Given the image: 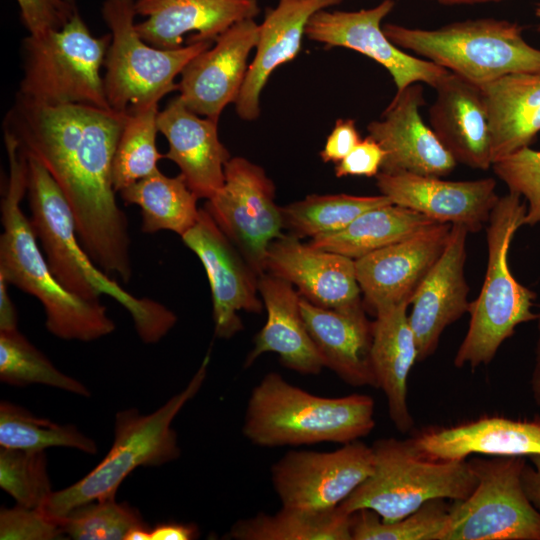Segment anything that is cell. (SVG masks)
<instances>
[{
	"mask_svg": "<svg viewBox=\"0 0 540 540\" xmlns=\"http://www.w3.org/2000/svg\"><path fill=\"white\" fill-rule=\"evenodd\" d=\"M480 87L488 110L493 162L528 147L540 132V73L508 74Z\"/></svg>",
	"mask_w": 540,
	"mask_h": 540,
	"instance_id": "f546056e",
	"label": "cell"
},
{
	"mask_svg": "<svg viewBox=\"0 0 540 540\" xmlns=\"http://www.w3.org/2000/svg\"><path fill=\"white\" fill-rule=\"evenodd\" d=\"M210 350L186 387L152 413L136 408L117 412L113 444L102 461L73 485L53 491L43 509L59 519L88 502L115 497L125 478L138 467H156L178 459L181 449L172 422L199 392L207 376Z\"/></svg>",
	"mask_w": 540,
	"mask_h": 540,
	"instance_id": "5b68a950",
	"label": "cell"
},
{
	"mask_svg": "<svg viewBox=\"0 0 540 540\" xmlns=\"http://www.w3.org/2000/svg\"><path fill=\"white\" fill-rule=\"evenodd\" d=\"M125 540H151V529L149 526H140L132 529Z\"/></svg>",
	"mask_w": 540,
	"mask_h": 540,
	"instance_id": "f907efd6",
	"label": "cell"
},
{
	"mask_svg": "<svg viewBox=\"0 0 540 540\" xmlns=\"http://www.w3.org/2000/svg\"><path fill=\"white\" fill-rule=\"evenodd\" d=\"M385 151L380 144L369 135L351 150V152L335 166V175L376 177L381 171Z\"/></svg>",
	"mask_w": 540,
	"mask_h": 540,
	"instance_id": "ee69618b",
	"label": "cell"
},
{
	"mask_svg": "<svg viewBox=\"0 0 540 540\" xmlns=\"http://www.w3.org/2000/svg\"><path fill=\"white\" fill-rule=\"evenodd\" d=\"M394 7V0H382L372 8L357 11L323 9L309 19L305 36L326 46L354 50L376 61L390 73L397 92L414 83L435 88L449 70L402 51L384 33L381 23Z\"/></svg>",
	"mask_w": 540,
	"mask_h": 540,
	"instance_id": "5bb4252c",
	"label": "cell"
},
{
	"mask_svg": "<svg viewBox=\"0 0 540 540\" xmlns=\"http://www.w3.org/2000/svg\"><path fill=\"white\" fill-rule=\"evenodd\" d=\"M361 141L353 119H338L320 152L323 162L339 163Z\"/></svg>",
	"mask_w": 540,
	"mask_h": 540,
	"instance_id": "f6af8a7d",
	"label": "cell"
},
{
	"mask_svg": "<svg viewBox=\"0 0 540 540\" xmlns=\"http://www.w3.org/2000/svg\"><path fill=\"white\" fill-rule=\"evenodd\" d=\"M0 487L18 505L43 508L53 492L45 451L1 447Z\"/></svg>",
	"mask_w": 540,
	"mask_h": 540,
	"instance_id": "ab89813d",
	"label": "cell"
},
{
	"mask_svg": "<svg viewBox=\"0 0 540 540\" xmlns=\"http://www.w3.org/2000/svg\"><path fill=\"white\" fill-rule=\"evenodd\" d=\"M0 447L27 451L66 447L87 454H96L98 450L94 440L75 425L35 416L8 401L0 403Z\"/></svg>",
	"mask_w": 540,
	"mask_h": 540,
	"instance_id": "e575fe53",
	"label": "cell"
},
{
	"mask_svg": "<svg viewBox=\"0 0 540 540\" xmlns=\"http://www.w3.org/2000/svg\"><path fill=\"white\" fill-rule=\"evenodd\" d=\"M136 30L148 44L160 49L187 42L210 41L237 22L254 19L260 12L257 0H135Z\"/></svg>",
	"mask_w": 540,
	"mask_h": 540,
	"instance_id": "7402d4cb",
	"label": "cell"
},
{
	"mask_svg": "<svg viewBox=\"0 0 540 540\" xmlns=\"http://www.w3.org/2000/svg\"><path fill=\"white\" fill-rule=\"evenodd\" d=\"M402 303L379 310L373 321L372 364L387 400L388 414L401 433L414 425L408 405V378L418 361V349L407 308Z\"/></svg>",
	"mask_w": 540,
	"mask_h": 540,
	"instance_id": "f1b7e54d",
	"label": "cell"
},
{
	"mask_svg": "<svg viewBox=\"0 0 540 540\" xmlns=\"http://www.w3.org/2000/svg\"><path fill=\"white\" fill-rule=\"evenodd\" d=\"M204 209L260 276L270 243L283 235L275 185L259 165L231 157L225 165L223 186Z\"/></svg>",
	"mask_w": 540,
	"mask_h": 540,
	"instance_id": "7c38bea8",
	"label": "cell"
},
{
	"mask_svg": "<svg viewBox=\"0 0 540 540\" xmlns=\"http://www.w3.org/2000/svg\"><path fill=\"white\" fill-rule=\"evenodd\" d=\"M300 309L324 368L352 387L378 388L371 356L373 321L363 304L327 309L301 296Z\"/></svg>",
	"mask_w": 540,
	"mask_h": 540,
	"instance_id": "d4e9b609",
	"label": "cell"
},
{
	"mask_svg": "<svg viewBox=\"0 0 540 540\" xmlns=\"http://www.w3.org/2000/svg\"><path fill=\"white\" fill-rule=\"evenodd\" d=\"M452 224L433 223L413 235L355 261L366 311L408 303L443 253Z\"/></svg>",
	"mask_w": 540,
	"mask_h": 540,
	"instance_id": "2e32d148",
	"label": "cell"
},
{
	"mask_svg": "<svg viewBox=\"0 0 540 540\" xmlns=\"http://www.w3.org/2000/svg\"><path fill=\"white\" fill-rule=\"evenodd\" d=\"M389 198L355 196L349 194L309 195L280 206L283 226L297 238L311 237L339 231L355 218L375 207L391 204Z\"/></svg>",
	"mask_w": 540,
	"mask_h": 540,
	"instance_id": "836d02e7",
	"label": "cell"
},
{
	"mask_svg": "<svg viewBox=\"0 0 540 540\" xmlns=\"http://www.w3.org/2000/svg\"><path fill=\"white\" fill-rule=\"evenodd\" d=\"M127 204L141 210V230L152 234L172 231L182 237L199 217L198 198L182 174L168 177L160 170L138 180L119 192Z\"/></svg>",
	"mask_w": 540,
	"mask_h": 540,
	"instance_id": "1f68e13d",
	"label": "cell"
},
{
	"mask_svg": "<svg viewBox=\"0 0 540 540\" xmlns=\"http://www.w3.org/2000/svg\"><path fill=\"white\" fill-rule=\"evenodd\" d=\"M538 30L540 31V25L538 26Z\"/></svg>",
	"mask_w": 540,
	"mask_h": 540,
	"instance_id": "db71d44e",
	"label": "cell"
},
{
	"mask_svg": "<svg viewBox=\"0 0 540 540\" xmlns=\"http://www.w3.org/2000/svg\"><path fill=\"white\" fill-rule=\"evenodd\" d=\"M26 158L30 222L55 278L89 301H100L101 294L110 296L128 311L142 342H159L176 324V314L160 302L130 294L91 259L62 191L37 160Z\"/></svg>",
	"mask_w": 540,
	"mask_h": 540,
	"instance_id": "3957f363",
	"label": "cell"
},
{
	"mask_svg": "<svg viewBox=\"0 0 540 540\" xmlns=\"http://www.w3.org/2000/svg\"><path fill=\"white\" fill-rule=\"evenodd\" d=\"M234 540H352L351 514L339 506L325 511L281 507L237 520L226 535Z\"/></svg>",
	"mask_w": 540,
	"mask_h": 540,
	"instance_id": "d6a6232c",
	"label": "cell"
},
{
	"mask_svg": "<svg viewBox=\"0 0 540 540\" xmlns=\"http://www.w3.org/2000/svg\"><path fill=\"white\" fill-rule=\"evenodd\" d=\"M0 380L12 386L46 385L89 397V389L64 374L18 329L0 331Z\"/></svg>",
	"mask_w": 540,
	"mask_h": 540,
	"instance_id": "8d00e7d4",
	"label": "cell"
},
{
	"mask_svg": "<svg viewBox=\"0 0 540 540\" xmlns=\"http://www.w3.org/2000/svg\"><path fill=\"white\" fill-rule=\"evenodd\" d=\"M110 42V33L93 35L79 12L62 29L28 34L21 44L17 95L38 104L112 110L101 75Z\"/></svg>",
	"mask_w": 540,
	"mask_h": 540,
	"instance_id": "9c48e42d",
	"label": "cell"
},
{
	"mask_svg": "<svg viewBox=\"0 0 540 540\" xmlns=\"http://www.w3.org/2000/svg\"><path fill=\"white\" fill-rule=\"evenodd\" d=\"M258 289L267 319L254 337L244 368L250 367L264 353H275L287 369L303 375L320 374L324 365L306 328L298 290L268 272L259 276Z\"/></svg>",
	"mask_w": 540,
	"mask_h": 540,
	"instance_id": "4316f807",
	"label": "cell"
},
{
	"mask_svg": "<svg viewBox=\"0 0 540 540\" xmlns=\"http://www.w3.org/2000/svg\"><path fill=\"white\" fill-rule=\"evenodd\" d=\"M101 15L111 34L104 62L105 93L111 109L118 113L158 104L178 90L175 78L213 43L187 42L176 49L148 44L136 30L135 0H104Z\"/></svg>",
	"mask_w": 540,
	"mask_h": 540,
	"instance_id": "30bf717a",
	"label": "cell"
},
{
	"mask_svg": "<svg viewBox=\"0 0 540 540\" xmlns=\"http://www.w3.org/2000/svg\"><path fill=\"white\" fill-rule=\"evenodd\" d=\"M265 269L295 285L302 297L319 307L346 309L363 304L353 259L304 244L291 234L270 243Z\"/></svg>",
	"mask_w": 540,
	"mask_h": 540,
	"instance_id": "ffe728a7",
	"label": "cell"
},
{
	"mask_svg": "<svg viewBox=\"0 0 540 540\" xmlns=\"http://www.w3.org/2000/svg\"><path fill=\"white\" fill-rule=\"evenodd\" d=\"M125 114L82 104L46 105L16 94L3 120L26 156L52 176L91 259L109 276L132 278L131 239L112 182Z\"/></svg>",
	"mask_w": 540,
	"mask_h": 540,
	"instance_id": "6da1fadb",
	"label": "cell"
},
{
	"mask_svg": "<svg viewBox=\"0 0 540 540\" xmlns=\"http://www.w3.org/2000/svg\"><path fill=\"white\" fill-rule=\"evenodd\" d=\"M64 536L59 520L41 508L17 504L0 510L1 540H53Z\"/></svg>",
	"mask_w": 540,
	"mask_h": 540,
	"instance_id": "b9f144b4",
	"label": "cell"
},
{
	"mask_svg": "<svg viewBox=\"0 0 540 540\" xmlns=\"http://www.w3.org/2000/svg\"><path fill=\"white\" fill-rule=\"evenodd\" d=\"M8 284L0 275V331L17 329V312L8 293Z\"/></svg>",
	"mask_w": 540,
	"mask_h": 540,
	"instance_id": "c3c4849f",
	"label": "cell"
},
{
	"mask_svg": "<svg viewBox=\"0 0 540 540\" xmlns=\"http://www.w3.org/2000/svg\"><path fill=\"white\" fill-rule=\"evenodd\" d=\"M433 223L417 211L391 203L367 210L343 229L316 236L308 244L356 260Z\"/></svg>",
	"mask_w": 540,
	"mask_h": 540,
	"instance_id": "4dcf8cb0",
	"label": "cell"
},
{
	"mask_svg": "<svg viewBox=\"0 0 540 540\" xmlns=\"http://www.w3.org/2000/svg\"><path fill=\"white\" fill-rule=\"evenodd\" d=\"M200 530L194 523L162 522L151 528V540H194Z\"/></svg>",
	"mask_w": 540,
	"mask_h": 540,
	"instance_id": "bcb514c9",
	"label": "cell"
},
{
	"mask_svg": "<svg viewBox=\"0 0 540 540\" xmlns=\"http://www.w3.org/2000/svg\"><path fill=\"white\" fill-rule=\"evenodd\" d=\"M371 446L357 440L331 452L290 450L271 467L283 507L308 511L337 508L371 474Z\"/></svg>",
	"mask_w": 540,
	"mask_h": 540,
	"instance_id": "4fadbf2b",
	"label": "cell"
},
{
	"mask_svg": "<svg viewBox=\"0 0 540 540\" xmlns=\"http://www.w3.org/2000/svg\"><path fill=\"white\" fill-rule=\"evenodd\" d=\"M526 210L521 196L509 192L499 197L490 214L485 279L469 305L468 329L454 357L457 368L489 364L519 324L536 320L537 313L532 312L536 295L515 279L508 264L510 243L524 225Z\"/></svg>",
	"mask_w": 540,
	"mask_h": 540,
	"instance_id": "8992f818",
	"label": "cell"
},
{
	"mask_svg": "<svg viewBox=\"0 0 540 540\" xmlns=\"http://www.w3.org/2000/svg\"><path fill=\"white\" fill-rule=\"evenodd\" d=\"M477 483L449 506L441 540H540V512L522 483V456L468 461Z\"/></svg>",
	"mask_w": 540,
	"mask_h": 540,
	"instance_id": "8fae6325",
	"label": "cell"
},
{
	"mask_svg": "<svg viewBox=\"0 0 540 540\" xmlns=\"http://www.w3.org/2000/svg\"><path fill=\"white\" fill-rule=\"evenodd\" d=\"M181 239L206 271L214 335L223 339L233 337L244 328L240 311L260 313L264 308L258 297L259 275L204 208H200L197 222Z\"/></svg>",
	"mask_w": 540,
	"mask_h": 540,
	"instance_id": "9a60e30c",
	"label": "cell"
},
{
	"mask_svg": "<svg viewBox=\"0 0 540 540\" xmlns=\"http://www.w3.org/2000/svg\"><path fill=\"white\" fill-rule=\"evenodd\" d=\"M449 506L445 499H433L410 515L384 522L370 509L351 513L352 540H441Z\"/></svg>",
	"mask_w": 540,
	"mask_h": 540,
	"instance_id": "74e56055",
	"label": "cell"
},
{
	"mask_svg": "<svg viewBox=\"0 0 540 540\" xmlns=\"http://www.w3.org/2000/svg\"><path fill=\"white\" fill-rule=\"evenodd\" d=\"M58 520L74 540H125L132 529L148 526L138 509L115 497L80 505Z\"/></svg>",
	"mask_w": 540,
	"mask_h": 540,
	"instance_id": "f35d334b",
	"label": "cell"
},
{
	"mask_svg": "<svg viewBox=\"0 0 540 540\" xmlns=\"http://www.w3.org/2000/svg\"><path fill=\"white\" fill-rule=\"evenodd\" d=\"M343 0H279L259 25L255 55L249 63L241 91L234 103L237 115L246 121L260 116V97L269 77L279 66L292 61L302 47L309 19Z\"/></svg>",
	"mask_w": 540,
	"mask_h": 540,
	"instance_id": "484cf974",
	"label": "cell"
},
{
	"mask_svg": "<svg viewBox=\"0 0 540 540\" xmlns=\"http://www.w3.org/2000/svg\"><path fill=\"white\" fill-rule=\"evenodd\" d=\"M29 35L62 29L78 12L75 0H16Z\"/></svg>",
	"mask_w": 540,
	"mask_h": 540,
	"instance_id": "7bdbcfd3",
	"label": "cell"
},
{
	"mask_svg": "<svg viewBox=\"0 0 540 540\" xmlns=\"http://www.w3.org/2000/svg\"><path fill=\"white\" fill-rule=\"evenodd\" d=\"M535 14H536V16L540 17V3L537 5Z\"/></svg>",
	"mask_w": 540,
	"mask_h": 540,
	"instance_id": "f5cc1de1",
	"label": "cell"
},
{
	"mask_svg": "<svg viewBox=\"0 0 540 540\" xmlns=\"http://www.w3.org/2000/svg\"><path fill=\"white\" fill-rule=\"evenodd\" d=\"M259 24L252 19L235 23L184 67L178 83L179 98L194 113L218 120L235 103L255 49Z\"/></svg>",
	"mask_w": 540,
	"mask_h": 540,
	"instance_id": "e0dca14e",
	"label": "cell"
},
{
	"mask_svg": "<svg viewBox=\"0 0 540 540\" xmlns=\"http://www.w3.org/2000/svg\"><path fill=\"white\" fill-rule=\"evenodd\" d=\"M529 459L531 465L525 464L522 483L529 501L540 512V455L530 456Z\"/></svg>",
	"mask_w": 540,
	"mask_h": 540,
	"instance_id": "7dc6e473",
	"label": "cell"
},
{
	"mask_svg": "<svg viewBox=\"0 0 540 540\" xmlns=\"http://www.w3.org/2000/svg\"><path fill=\"white\" fill-rule=\"evenodd\" d=\"M537 340L534 351V364L530 377V389L534 403L540 408V306L536 316Z\"/></svg>",
	"mask_w": 540,
	"mask_h": 540,
	"instance_id": "681fc988",
	"label": "cell"
},
{
	"mask_svg": "<svg viewBox=\"0 0 540 540\" xmlns=\"http://www.w3.org/2000/svg\"><path fill=\"white\" fill-rule=\"evenodd\" d=\"M383 31L397 47L478 85L513 73H540V50L510 21L481 18L432 30L387 23Z\"/></svg>",
	"mask_w": 540,
	"mask_h": 540,
	"instance_id": "ba28073f",
	"label": "cell"
},
{
	"mask_svg": "<svg viewBox=\"0 0 540 540\" xmlns=\"http://www.w3.org/2000/svg\"><path fill=\"white\" fill-rule=\"evenodd\" d=\"M371 447V474L339 505L348 514L370 509L382 521L393 522L433 499H465L476 486L477 479L466 459L431 458L412 438H381Z\"/></svg>",
	"mask_w": 540,
	"mask_h": 540,
	"instance_id": "52a82bcc",
	"label": "cell"
},
{
	"mask_svg": "<svg viewBox=\"0 0 540 540\" xmlns=\"http://www.w3.org/2000/svg\"><path fill=\"white\" fill-rule=\"evenodd\" d=\"M375 178L381 194L393 204L417 211L436 222L462 224L469 232L483 228L499 199L493 178L449 181L381 171Z\"/></svg>",
	"mask_w": 540,
	"mask_h": 540,
	"instance_id": "d6986e66",
	"label": "cell"
},
{
	"mask_svg": "<svg viewBox=\"0 0 540 540\" xmlns=\"http://www.w3.org/2000/svg\"><path fill=\"white\" fill-rule=\"evenodd\" d=\"M9 175L0 211V275L9 284L34 296L45 312V326L64 340L93 341L111 334L116 325L100 301L86 300L55 278L21 208L27 192L28 161L14 137L4 132Z\"/></svg>",
	"mask_w": 540,
	"mask_h": 540,
	"instance_id": "7a4b0ae2",
	"label": "cell"
},
{
	"mask_svg": "<svg viewBox=\"0 0 540 540\" xmlns=\"http://www.w3.org/2000/svg\"><path fill=\"white\" fill-rule=\"evenodd\" d=\"M435 90L429 122L438 139L457 163L489 169L493 163L491 129L480 85L449 71Z\"/></svg>",
	"mask_w": 540,
	"mask_h": 540,
	"instance_id": "cb8c5ba5",
	"label": "cell"
},
{
	"mask_svg": "<svg viewBox=\"0 0 540 540\" xmlns=\"http://www.w3.org/2000/svg\"><path fill=\"white\" fill-rule=\"evenodd\" d=\"M158 113V104L125 113L112 165L116 193L159 170L164 154L156 146Z\"/></svg>",
	"mask_w": 540,
	"mask_h": 540,
	"instance_id": "d590c367",
	"label": "cell"
},
{
	"mask_svg": "<svg viewBox=\"0 0 540 540\" xmlns=\"http://www.w3.org/2000/svg\"><path fill=\"white\" fill-rule=\"evenodd\" d=\"M468 233L464 225L452 224L443 253L411 300L408 319L416 339L418 361L432 355L445 328L469 310V286L464 274Z\"/></svg>",
	"mask_w": 540,
	"mask_h": 540,
	"instance_id": "44dd1931",
	"label": "cell"
},
{
	"mask_svg": "<svg viewBox=\"0 0 540 540\" xmlns=\"http://www.w3.org/2000/svg\"><path fill=\"white\" fill-rule=\"evenodd\" d=\"M374 399L365 394L323 397L299 388L279 373H267L252 389L243 435L260 447L357 441L375 427Z\"/></svg>",
	"mask_w": 540,
	"mask_h": 540,
	"instance_id": "277c9868",
	"label": "cell"
},
{
	"mask_svg": "<svg viewBox=\"0 0 540 540\" xmlns=\"http://www.w3.org/2000/svg\"><path fill=\"white\" fill-rule=\"evenodd\" d=\"M425 104L421 83L396 92L379 120L367 126L368 135L385 151L381 172L443 177L457 162L424 123L419 109Z\"/></svg>",
	"mask_w": 540,
	"mask_h": 540,
	"instance_id": "ac0fdd59",
	"label": "cell"
},
{
	"mask_svg": "<svg viewBox=\"0 0 540 540\" xmlns=\"http://www.w3.org/2000/svg\"><path fill=\"white\" fill-rule=\"evenodd\" d=\"M218 122L194 113L179 96L157 116L158 130L169 145L164 158L178 166L198 199H210L225 182V165L231 156L219 139Z\"/></svg>",
	"mask_w": 540,
	"mask_h": 540,
	"instance_id": "603a6c76",
	"label": "cell"
},
{
	"mask_svg": "<svg viewBox=\"0 0 540 540\" xmlns=\"http://www.w3.org/2000/svg\"><path fill=\"white\" fill-rule=\"evenodd\" d=\"M494 173L507 185L509 192L523 196L528 207L524 225L540 222V151L524 147L496 160Z\"/></svg>",
	"mask_w": 540,
	"mask_h": 540,
	"instance_id": "60d3db41",
	"label": "cell"
},
{
	"mask_svg": "<svg viewBox=\"0 0 540 540\" xmlns=\"http://www.w3.org/2000/svg\"><path fill=\"white\" fill-rule=\"evenodd\" d=\"M425 455L442 460H465L471 455H540V420L483 417L455 426L423 431L412 437Z\"/></svg>",
	"mask_w": 540,
	"mask_h": 540,
	"instance_id": "83f0119b",
	"label": "cell"
},
{
	"mask_svg": "<svg viewBox=\"0 0 540 540\" xmlns=\"http://www.w3.org/2000/svg\"><path fill=\"white\" fill-rule=\"evenodd\" d=\"M437 1L443 5H469V4H478V3H487V2H498L501 0H437Z\"/></svg>",
	"mask_w": 540,
	"mask_h": 540,
	"instance_id": "816d5d0a",
	"label": "cell"
}]
</instances>
